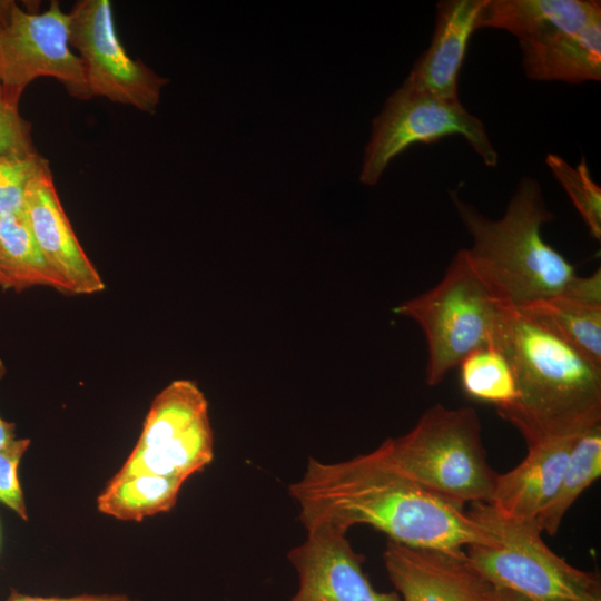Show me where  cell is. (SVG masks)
Segmentation results:
<instances>
[{"label":"cell","instance_id":"26","mask_svg":"<svg viewBox=\"0 0 601 601\" xmlns=\"http://www.w3.org/2000/svg\"><path fill=\"white\" fill-rule=\"evenodd\" d=\"M6 601H140L127 594L102 593V594H80L73 597H35L11 590Z\"/></svg>","mask_w":601,"mask_h":601},{"label":"cell","instance_id":"20","mask_svg":"<svg viewBox=\"0 0 601 601\" xmlns=\"http://www.w3.org/2000/svg\"><path fill=\"white\" fill-rule=\"evenodd\" d=\"M543 318L561 337L601 368V305L556 296L518 308Z\"/></svg>","mask_w":601,"mask_h":601},{"label":"cell","instance_id":"11","mask_svg":"<svg viewBox=\"0 0 601 601\" xmlns=\"http://www.w3.org/2000/svg\"><path fill=\"white\" fill-rule=\"evenodd\" d=\"M68 13L69 43L78 51L91 96L155 114L168 79L127 53L111 2L79 0Z\"/></svg>","mask_w":601,"mask_h":601},{"label":"cell","instance_id":"13","mask_svg":"<svg viewBox=\"0 0 601 601\" xmlns=\"http://www.w3.org/2000/svg\"><path fill=\"white\" fill-rule=\"evenodd\" d=\"M383 561L402 601H492L495 587L464 551L406 546L388 541Z\"/></svg>","mask_w":601,"mask_h":601},{"label":"cell","instance_id":"24","mask_svg":"<svg viewBox=\"0 0 601 601\" xmlns=\"http://www.w3.org/2000/svg\"><path fill=\"white\" fill-rule=\"evenodd\" d=\"M38 154L32 139V125L24 119L19 105L0 100V159L22 158Z\"/></svg>","mask_w":601,"mask_h":601},{"label":"cell","instance_id":"3","mask_svg":"<svg viewBox=\"0 0 601 601\" xmlns=\"http://www.w3.org/2000/svg\"><path fill=\"white\" fill-rule=\"evenodd\" d=\"M460 220L472 238L465 248L475 274L504 307L523 308L556 296L601 305V273L579 276L544 242L541 227L553 219L539 181L523 177L503 216L491 219L451 191Z\"/></svg>","mask_w":601,"mask_h":601},{"label":"cell","instance_id":"28","mask_svg":"<svg viewBox=\"0 0 601 601\" xmlns=\"http://www.w3.org/2000/svg\"><path fill=\"white\" fill-rule=\"evenodd\" d=\"M492 601H529L522 595L508 589L495 588Z\"/></svg>","mask_w":601,"mask_h":601},{"label":"cell","instance_id":"25","mask_svg":"<svg viewBox=\"0 0 601 601\" xmlns=\"http://www.w3.org/2000/svg\"><path fill=\"white\" fill-rule=\"evenodd\" d=\"M29 445V439H14L0 450V502L23 520L28 515L18 479V465Z\"/></svg>","mask_w":601,"mask_h":601},{"label":"cell","instance_id":"2","mask_svg":"<svg viewBox=\"0 0 601 601\" xmlns=\"http://www.w3.org/2000/svg\"><path fill=\"white\" fill-rule=\"evenodd\" d=\"M493 346L509 359L518 396L499 415L528 447L601 424V368L536 314L503 307Z\"/></svg>","mask_w":601,"mask_h":601},{"label":"cell","instance_id":"9","mask_svg":"<svg viewBox=\"0 0 601 601\" xmlns=\"http://www.w3.org/2000/svg\"><path fill=\"white\" fill-rule=\"evenodd\" d=\"M213 459L207 400L195 382L176 380L154 398L140 436L116 476L152 474L185 482Z\"/></svg>","mask_w":601,"mask_h":601},{"label":"cell","instance_id":"7","mask_svg":"<svg viewBox=\"0 0 601 601\" xmlns=\"http://www.w3.org/2000/svg\"><path fill=\"white\" fill-rule=\"evenodd\" d=\"M503 307L462 248L434 287L402 302L394 312L422 328L427 347L425 382L436 386L470 353L493 345Z\"/></svg>","mask_w":601,"mask_h":601},{"label":"cell","instance_id":"1","mask_svg":"<svg viewBox=\"0 0 601 601\" xmlns=\"http://www.w3.org/2000/svg\"><path fill=\"white\" fill-rule=\"evenodd\" d=\"M289 493L305 529L331 523L347 532L353 525L366 524L392 542L450 552L494 543L493 535L463 505L405 476L375 450L335 463L309 457Z\"/></svg>","mask_w":601,"mask_h":601},{"label":"cell","instance_id":"5","mask_svg":"<svg viewBox=\"0 0 601 601\" xmlns=\"http://www.w3.org/2000/svg\"><path fill=\"white\" fill-rule=\"evenodd\" d=\"M485 24L518 38L529 79L571 85L601 79L600 1L492 0Z\"/></svg>","mask_w":601,"mask_h":601},{"label":"cell","instance_id":"30","mask_svg":"<svg viewBox=\"0 0 601 601\" xmlns=\"http://www.w3.org/2000/svg\"><path fill=\"white\" fill-rule=\"evenodd\" d=\"M1 218V217H0Z\"/></svg>","mask_w":601,"mask_h":601},{"label":"cell","instance_id":"27","mask_svg":"<svg viewBox=\"0 0 601 601\" xmlns=\"http://www.w3.org/2000/svg\"><path fill=\"white\" fill-rule=\"evenodd\" d=\"M6 373V367L3 362L0 359V380ZM14 424L4 421L0 416V450L3 449L8 443L14 440Z\"/></svg>","mask_w":601,"mask_h":601},{"label":"cell","instance_id":"22","mask_svg":"<svg viewBox=\"0 0 601 601\" xmlns=\"http://www.w3.org/2000/svg\"><path fill=\"white\" fill-rule=\"evenodd\" d=\"M545 164L563 187L585 223L590 235L601 238V188L593 181L585 159L571 166L561 156L548 154Z\"/></svg>","mask_w":601,"mask_h":601},{"label":"cell","instance_id":"6","mask_svg":"<svg viewBox=\"0 0 601 601\" xmlns=\"http://www.w3.org/2000/svg\"><path fill=\"white\" fill-rule=\"evenodd\" d=\"M467 512L494 543L467 546L465 553L495 588L529 601H601L599 578L554 553L535 522L505 516L490 503H473Z\"/></svg>","mask_w":601,"mask_h":601},{"label":"cell","instance_id":"15","mask_svg":"<svg viewBox=\"0 0 601 601\" xmlns=\"http://www.w3.org/2000/svg\"><path fill=\"white\" fill-rule=\"evenodd\" d=\"M485 1H439L431 43L416 60L403 83L440 98H459L460 70Z\"/></svg>","mask_w":601,"mask_h":601},{"label":"cell","instance_id":"17","mask_svg":"<svg viewBox=\"0 0 601 601\" xmlns=\"http://www.w3.org/2000/svg\"><path fill=\"white\" fill-rule=\"evenodd\" d=\"M35 286L67 293L38 246L24 213L0 218V287L21 292Z\"/></svg>","mask_w":601,"mask_h":601},{"label":"cell","instance_id":"21","mask_svg":"<svg viewBox=\"0 0 601 601\" xmlns=\"http://www.w3.org/2000/svg\"><path fill=\"white\" fill-rule=\"evenodd\" d=\"M460 367L462 388L471 398L505 407L518 396L513 368L495 346L479 348L463 358Z\"/></svg>","mask_w":601,"mask_h":601},{"label":"cell","instance_id":"4","mask_svg":"<svg viewBox=\"0 0 601 601\" xmlns=\"http://www.w3.org/2000/svg\"><path fill=\"white\" fill-rule=\"evenodd\" d=\"M375 451L402 474L451 502L464 506L491 501L499 473L487 462L473 407L435 404L410 432L386 439Z\"/></svg>","mask_w":601,"mask_h":601},{"label":"cell","instance_id":"29","mask_svg":"<svg viewBox=\"0 0 601 601\" xmlns=\"http://www.w3.org/2000/svg\"><path fill=\"white\" fill-rule=\"evenodd\" d=\"M2 99V90H1V85H0V100Z\"/></svg>","mask_w":601,"mask_h":601},{"label":"cell","instance_id":"23","mask_svg":"<svg viewBox=\"0 0 601 601\" xmlns=\"http://www.w3.org/2000/svg\"><path fill=\"white\" fill-rule=\"evenodd\" d=\"M48 168L49 161L39 152L29 157L0 159V217L23 211L30 181Z\"/></svg>","mask_w":601,"mask_h":601},{"label":"cell","instance_id":"12","mask_svg":"<svg viewBox=\"0 0 601 601\" xmlns=\"http://www.w3.org/2000/svg\"><path fill=\"white\" fill-rule=\"evenodd\" d=\"M305 541L288 552L298 574V590L290 601H402L396 592H380L363 571L346 531L319 523L308 529Z\"/></svg>","mask_w":601,"mask_h":601},{"label":"cell","instance_id":"18","mask_svg":"<svg viewBox=\"0 0 601 601\" xmlns=\"http://www.w3.org/2000/svg\"><path fill=\"white\" fill-rule=\"evenodd\" d=\"M183 481L152 474L114 476L97 499L98 510L122 521H141L168 512Z\"/></svg>","mask_w":601,"mask_h":601},{"label":"cell","instance_id":"8","mask_svg":"<svg viewBox=\"0 0 601 601\" xmlns=\"http://www.w3.org/2000/svg\"><path fill=\"white\" fill-rule=\"evenodd\" d=\"M452 135L463 136L487 167L497 165L499 154L483 121L469 112L459 98H440L403 83L372 121L361 183L376 185L391 161L411 146L433 144Z\"/></svg>","mask_w":601,"mask_h":601},{"label":"cell","instance_id":"14","mask_svg":"<svg viewBox=\"0 0 601 601\" xmlns=\"http://www.w3.org/2000/svg\"><path fill=\"white\" fill-rule=\"evenodd\" d=\"M23 213L46 260L63 282L67 293L90 295L105 289L101 276L65 213L50 168L30 181Z\"/></svg>","mask_w":601,"mask_h":601},{"label":"cell","instance_id":"16","mask_svg":"<svg viewBox=\"0 0 601 601\" xmlns=\"http://www.w3.org/2000/svg\"><path fill=\"white\" fill-rule=\"evenodd\" d=\"M580 435L529 446L514 469L497 474L490 504L511 519L535 522L556 492Z\"/></svg>","mask_w":601,"mask_h":601},{"label":"cell","instance_id":"19","mask_svg":"<svg viewBox=\"0 0 601 601\" xmlns=\"http://www.w3.org/2000/svg\"><path fill=\"white\" fill-rule=\"evenodd\" d=\"M600 475L601 424H598L577 439L556 492L535 520L542 533L556 534L565 513Z\"/></svg>","mask_w":601,"mask_h":601},{"label":"cell","instance_id":"10","mask_svg":"<svg viewBox=\"0 0 601 601\" xmlns=\"http://www.w3.org/2000/svg\"><path fill=\"white\" fill-rule=\"evenodd\" d=\"M40 77L56 79L73 98H92L82 63L69 43V13L60 3L53 0L38 13L0 0L2 99L19 105L28 85Z\"/></svg>","mask_w":601,"mask_h":601}]
</instances>
